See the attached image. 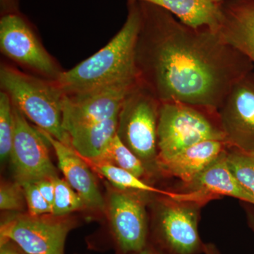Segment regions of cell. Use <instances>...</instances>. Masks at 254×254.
Wrapping results in <instances>:
<instances>
[{
	"mask_svg": "<svg viewBox=\"0 0 254 254\" xmlns=\"http://www.w3.org/2000/svg\"><path fill=\"white\" fill-rule=\"evenodd\" d=\"M138 3L137 76L160 103L218 110L234 85L254 71L252 61L218 32L190 27L163 8Z\"/></svg>",
	"mask_w": 254,
	"mask_h": 254,
	"instance_id": "1",
	"label": "cell"
},
{
	"mask_svg": "<svg viewBox=\"0 0 254 254\" xmlns=\"http://www.w3.org/2000/svg\"><path fill=\"white\" fill-rule=\"evenodd\" d=\"M141 21L139 3L128 0L126 21L111 41L74 67L64 71L55 81L64 93L138 82L136 48Z\"/></svg>",
	"mask_w": 254,
	"mask_h": 254,
	"instance_id": "2",
	"label": "cell"
},
{
	"mask_svg": "<svg viewBox=\"0 0 254 254\" xmlns=\"http://www.w3.org/2000/svg\"><path fill=\"white\" fill-rule=\"evenodd\" d=\"M0 86L13 105L37 128L71 146L69 136L63 127L64 92L56 81L3 64L0 68Z\"/></svg>",
	"mask_w": 254,
	"mask_h": 254,
	"instance_id": "3",
	"label": "cell"
},
{
	"mask_svg": "<svg viewBox=\"0 0 254 254\" xmlns=\"http://www.w3.org/2000/svg\"><path fill=\"white\" fill-rule=\"evenodd\" d=\"M208 140L226 141L218 110L180 102L161 103L157 163Z\"/></svg>",
	"mask_w": 254,
	"mask_h": 254,
	"instance_id": "4",
	"label": "cell"
},
{
	"mask_svg": "<svg viewBox=\"0 0 254 254\" xmlns=\"http://www.w3.org/2000/svg\"><path fill=\"white\" fill-rule=\"evenodd\" d=\"M160 103L138 82L128 92L119 115L118 135L148 171L157 169Z\"/></svg>",
	"mask_w": 254,
	"mask_h": 254,
	"instance_id": "5",
	"label": "cell"
},
{
	"mask_svg": "<svg viewBox=\"0 0 254 254\" xmlns=\"http://www.w3.org/2000/svg\"><path fill=\"white\" fill-rule=\"evenodd\" d=\"M158 203L153 228L157 249L165 254H203L198 232L203 205L163 195Z\"/></svg>",
	"mask_w": 254,
	"mask_h": 254,
	"instance_id": "6",
	"label": "cell"
},
{
	"mask_svg": "<svg viewBox=\"0 0 254 254\" xmlns=\"http://www.w3.org/2000/svg\"><path fill=\"white\" fill-rule=\"evenodd\" d=\"M72 227L65 216L18 215L1 222L0 237L12 241L28 254H64L65 242Z\"/></svg>",
	"mask_w": 254,
	"mask_h": 254,
	"instance_id": "7",
	"label": "cell"
},
{
	"mask_svg": "<svg viewBox=\"0 0 254 254\" xmlns=\"http://www.w3.org/2000/svg\"><path fill=\"white\" fill-rule=\"evenodd\" d=\"M0 50L8 59L42 78L57 81L64 71L42 45L31 26L18 13L1 16Z\"/></svg>",
	"mask_w": 254,
	"mask_h": 254,
	"instance_id": "8",
	"label": "cell"
},
{
	"mask_svg": "<svg viewBox=\"0 0 254 254\" xmlns=\"http://www.w3.org/2000/svg\"><path fill=\"white\" fill-rule=\"evenodd\" d=\"M13 111L15 130L10 158L16 182L21 185L56 178L58 173L48 148L49 142L39 128L30 125L27 118L14 105Z\"/></svg>",
	"mask_w": 254,
	"mask_h": 254,
	"instance_id": "9",
	"label": "cell"
},
{
	"mask_svg": "<svg viewBox=\"0 0 254 254\" xmlns=\"http://www.w3.org/2000/svg\"><path fill=\"white\" fill-rule=\"evenodd\" d=\"M138 83L64 93L63 115L65 131L68 133L76 128L119 116L127 95Z\"/></svg>",
	"mask_w": 254,
	"mask_h": 254,
	"instance_id": "10",
	"label": "cell"
},
{
	"mask_svg": "<svg viewBox=\"0 0 254 254\" xmlns=\"http://www.w3.org/2000/svg\"><path fill=\"white\" fill-rule=\"evenodd\" d=\"M146 193L119 189L110 193L108 213L112 230L123 253H138L148 246Z\"/></svg>",
	"mask_w": 254,
	"mask_h": 254,
	"instance_id": "11",
	"label": "cell"
},
{
	"mask_svg": "<svg viewBox=\"0 0 254 254\" xmlns=\"http://www.w3.org/2000/svg\"><path fill=\"white\" fill-rule=\"evenodd\" d=\"M218 113L227 143L254 150V71L234 85Z\"/></svg>",
	"mask_w": 254,
	"mask_h": 254,
	"instance_id": "12",
	"label": "cell"
},
{
	"mask_svg": "<svg viewBox=\"0 0 254 254\" xmlns=\"http://www.w3.org/2000/svg\"><path fill=\"white\" fill-rule=\"evenodd\" d=\"M230 196L254 205V197L246 190L229 168L226 150L194 180L182 184L181 191H175L173 198L190 200L204 205L210 200Z\"/></svg>",
	"mask_w": 254,
	"mask_h": 254,
	"instance_id": "13",
	"label": "cell"
},
{
	"mask_svg": "<svg viewBox=\"0 0 254 254\" xmlns=\"http://www.w3.org/2000/svg\"><path fill=\"white\" fill-rule=\"evenodd\" d=\"M55 150L58 166L66 181L83 198L88 208L103 210L105 202L96 180L84 159L69 145L58 141L47 132L40 129Z\"/></svg>",
	"mask_w": 254,
	"mask_h": 254,
	"instance_id": "14",
	"label": "cell"
},
{
	"mask_svg": "<svg viewBox=\"0 0 254 254\" xmlns=\"http://www.w3.org/2000/svg\"><path fill=\"white\" fill-rule=\"evenodd\" d=\"M218 33L254 64V0H224Z\"/></svg>",
	"mask_w": 254,
	"mask_h": 254,
	"instance_id": "15",
	"label": "cell"
},
{
	"mask_svg": "<svg viewBox=\"0 0 254 254\" xmlns=\"http://www.w3.org/2000/svg\"><path fill=\"white\" fill-rule=\"evenodd\" d=\"M226 141L208 140L191 145L157 163V169L166 177H175L187 184L194 180L228 148Z\"/></svg>",
	"mask_w": 254,
	"mask_h": 254,
	"instance_id": "16",
	"label": "cell"
},
{
	"mask_svg": "<svg viewBox=\"0 0 254 254\" xmlns=\"http://www.w3.org/2000/svg\"><path fill=\"white\" fill-rule=\"evenodd\" d=\"M167 10L184 24L193 28H208L218 32L221 22L220 3L212 0H133Z\"/></svg>",
	"mask_w": 254,
	"mask_h": 254,
	"instance_id": "17",
	"label": "cell"
},
{
	"mask_svg": "<svg viewBox=\"0 0 254 254\" xmlns=\"http://www.w3.org/2000/svg\"><path fill=\"white\" fill-rule=\"evenodd\" d=\"M119 116L68 133L71 147L91 163L99 161L118 133Z\"/></svg>",
	"mask_w": 254,
	"mask_h": 254,
	"instance_id": "18",
	"label": "cell"
},
{
	"mask_svg": "<svg viewBox=\"0 0 254 254\" xmlns=\"http://www.w3.org/2000/svg\"><path fill=\"white\" fill-rule=\"evenodd\" d=\"M95 170L103 175L107 180L113 184L119 190H134V191L144 192L153 194L167 195L173 197L175 192L173 190H160L146 183L139 177L133 174L119 168L113 164L106 162H95L91 163Z\"/></svg>",
	"mask_w": 254,
	"mask_h": 254,
	"instance_id": "19",
	"label": "cell"
},
{
	"mask_svg": "<svg viewBox=\"0 0 254 254\" xmlns=\"http://www.w3.org/2000/svg\"><path fill=\"white\" fill-rule=\"evenodd\" d=\"M98 162L113 164L139 177L141 180L148 175V169L144 163L123 143L118 133L110 143L103 158Z\"/></svg>",
	"mask_w": 254,
	"mask_h": 254,
	"instance_id": "20",
	"label": "cell"
},
{
	"mask_svg": "<svg viewBox=\"0 0 254 254\" xmlns=\"http://www.w3.org/2000/svg\"><path fill=\"white\" fill-rule=\"evenodd\" d=\"M226 159L232 175L254 197V150L248 151L229 145Z\"/></svg>",
	"mask_w": 254,
	"mask_h": 254,
	"instance_id": "21",
	"label": "cell"
},
{
	"mask_svg": "<svg viewBox=\"0 0 254 254\" xmlns=\"http://www.w3.org/2000/svg\"><path fill=\"white\" fill-rule=\"evenodd\" d=\"M15 123L13 103L9 95L0 92V158L4 162L11 158Z\"/></svg>",
	"mask_w": 254,
	"mask_h": 254,
	"instance_id": "22",
	"label": "cell"
},
{
	"mask_svg": "<svg viewBox=\"0 0 254 254\" xmlns=\"http://www.w3.org/2000/svg\"><path fill=\"white\" fill-rule=\"evenodd\" d=\"M54 182L55 192L52 215L58 217L65 216L86 207L83 198L66 180L58 177L54 179Z\"/></svg>",
	"mask_w": 254,
	"mask_h": 254,
	"instance_id": "23",
	"label": "cell"
},
{
	"mask_svg": "<svg viewBox=\"0 0 254 254\" xmlns=\"http://www.w3.org/2000/svg\"><path fill=\"white\" fill-rule=\"evenodd\" d=\"M26 201L22 186L17 182L1 183L0 187V208L3 210L23 211Z\"/></svg>",
	"mask_w": 254,
	"mask_h": 254,
	"instance_id": "24",
	"label": "cell"
},
{
	"mask_svg": "<svg viewBox=\"0 0 254 254\" xmlns=\"http://www.w3.org/2000/svg\"><path fill=\"white\" fill-rule=\"evenodd\" d=\"M21 185L24 191L26 205L30 215L39 216L53 214V207L45 199L36 183L26 182Z\"/></svg>",
	"mask_w": 254,
	"mask_h": 254,
	"instance_id": "25",
	"label": "cell"
},
{
	"mask_svg": "<svg viewBox=\"0 0 254 254\" xmlns=\"http://www.w3.org/2000/svg\"><path fill=\"white\" fill-rule=\"evenodd\" d=\"M37 187L45 199L53 207L55 198V186L54 179H46L36 182Z\"/></svg>",
	"mask_w": 254,
	"mask_h": 254,
	"instance_id": "26",
	"label": "cell"
},
{
	"mask_svg": "<svg viewBox=\"0 0 254 254\" xmlns=\"http://www.w3.org/2000/svg\"><path fill=\"white\" fill-rule=\"evenodd\" d=\"M0 242V254H28L12 241L1 239Z\"/></svg>",
	"mask_w": 254,
	"mask_h": 254,
	"instance_id": "27",
	"label": "cell"
},
{
	"mask_svg": "<svg viewBox=\"0 0 254 254\" xmlns=\"http://www.w3.org/2000/svg\"><path fill=\"white\" fill-rule=\"evenodd\" d=\"M1 11L4 14L9 13H17V0H0Z\"/></svg>",
	"mask_w": 254,
	"mask_h": 254,
	"instance_id": "28",
	"label": "cell"
},
{
	"mask_svg": "<svg viewBox=\"0 0 254 254\" xmlns=\"http://www.w3.org/2000/svg\"><path fill=\"white\" fill-rule=\"evenodd\" d=\"M204 254H221L218 247L213 243H205L203 247Z\"/></svg>",
	"mask_w": 254,
	"mask_h": 254,
	"instance_id": "29",
	"label": "cell"
},
{
	"mask_svg": "<svg viewBox=\"0 0 254 254\" xmlns=\"http://www.w3.org/2000/svg\"><path fill=\"white\" fill-rule=\"evenodd\" d=\"M134 254H164L163 252H162L161 251L158 250V249L155 248V247H148L147 246L146 247L141 251V252H138V253H136Z\"/></svg>",
	"mask_w": 254,
	"mask_h": 254,
	"instance_id": "30",
	"label": "cell"
},
{
	"mask_svg": "<svg viewBox=\"0 0 254 254\" xmlns=\"http://www.w3.org/2000/svg\"><path fill=\"white\" fill-rule=\"evenodd\" d=\"M248 221L251 228L254 232V212H250L248 214Z\"/></svg>",
	"mask_w": 254,
	"mask_h": 254,
	"instance_id": "31",
	"label": "cell"
},
{
	"mask_svg": "<svg viewBox=\"0 0 254 254\" xmlns=\"http://www.w3.org/2000/svg\"><path fill=\"white\" fill-rule=\"evenodd\" d=\"M212 1H214V2L218 3V4H219V3H220V2H222V1H223L224 0H212Z\"/></svg>",
	"mask_w": 254,
	"mask_h": 254,
	"instance_id": "32",
	"label": "cell"
}]
</instances>
